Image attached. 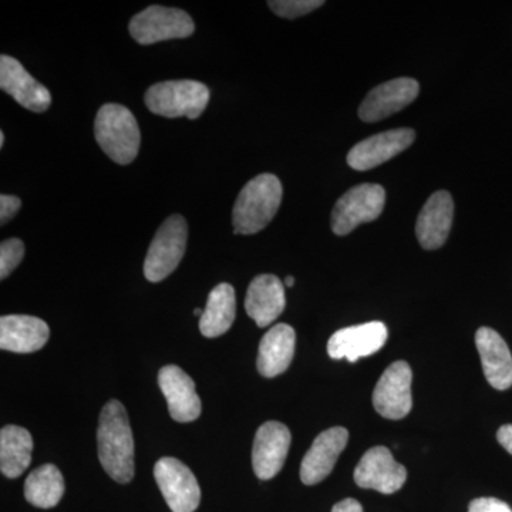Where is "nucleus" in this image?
Returning a JSON list of instances; mask_svg holds the SVG:
<instances>
[{
    "mask_svg": "<svg viewBox=\"0 0 512 512\" xmlns=\"http://www.w3.org/2000/svg\"><path fill=\"white\" fill-rule=\"evenodd\" d=\"M97 447L104 471L117 483H130L136 473L133 431L126 409L117 400H111L101 410Z\"/></svg>",
    "mask_w": 512,
    "mask_h": 512,
    "instance_id": "nucleus-1",
    "label": "nucleus"
},
{
    "mask_svg": "<svg viewBox=\"0 0 512 512\" xmlns=\"http://www.w3.org/2000/svg\"><path fill=\"white\" fill-rule=\"evenodd\" d=\"M282 184L274 174H261L252 178L239 192L232 222L235 234L254 235L268 227L281 207Z\"/></svg>",
    "mask_w": 512,
    "mask_h": 512,
    "instance_id": "nucleus-2",
    "label": "nucleus"
},
{
    "mask_svg": "<svg viewBox=\"0 0 512 512\" xmlns=\"http://www.w3.org/2000/svg\"><path fill=\"white\" fill-rule=\"evenodd\" d=\"M94 137L101 150L120 165L136 160L141 134L136 117L120 104H104L94 121Z\"/></svg>",
    "mask_w": 512,
    "mask_h": 512,
    "instance_id": "nucleus-3",
    "label": "nucleus"
},
{
    "mask_svg": "<svg viewBox=\"0 0 512 512\" xmlns=\"http://www.w3.org/2000/svg\"><path fill=\"white\" fill-rule=\"evenodd\" d=\"M144 101L147 109L157 116L195 120L207 109L210 90L195 80H171L151 86Z\"/></svg>",
    "mask_w": 512,
    "mask_h": 512,
    "instance_id": "nucleus-4",
    "label": "nucleus"
},
{
    "mask_svg": "<svg viewBox=\"0 0 512 512\" xmlns=\"http://www.w3.org/2000/svg\"><path fill=\"white\" fill-rule=\"evenodd\" d=\"M188 225L181 215H171L158 229L148 248L144 275L147 281L157 284L173 274L187 249Z\"/></svg>",
    "mask_w": 512,
    "mask_h": 512,
    "instance_id": "nucleus-5",
    "label": "nucleus"
},
{
    "mask_svg": "<svg viewBox=\"0 0 512 512\" xmlns=\"http://www.w3.org/2000/svg\"><path fill=\"white\" fill-rule=\"evenodd\" d=\"M386 204V191L379 184L353 187L339 198L332 211V229L339 237L355 231L360 224L380 217Z\"/></svg>",
    "mask_w": 512,
    "mask_h": 512,
    "instance_id": "nucleus-6",
    "label": "nucleus"
},
{
    "mask_svg": "<svg viewBox=\"0 0 512 512\" xmlns=\"http://www.w3.org/2000/svg\"><path fill=\"white\" fill-rule=\"evenodd\" d=\"M128 30L137 43L147 46L191 36L195 25L184 10L154 5L134 16Z\"/></svg>",
    "mask_w": 512,
    "mask_h": 512,
    "instance_id": "nucleus-7",
    "label": "nucleus"
},
{
    "mask_svg": "<svg viewBox=\"0 0 512 512\" xmlns=\"http://www.w3.org/2000/svg\"><path fill=\"white\" fill-rule=\"evenodd\" d=\"M154 478L173 512H194L201 503V488L190 468L173 457L160 458Z\"/></svg>",
    "mask_w": 512,
    "mask_h": 512,
    "instance_id": "nucleus-8",
    "label": "nucleus"
},
{
    "mask_svg": "<svg viewBox=\"0 0 512 512\" xmlns=\"http://www.w3.org/2000/svg\"><path fill=\"white\" fill-rule=\"evenodd\" d=\"M412 367L399 360L384 370L373 393V406L384 419L402 420L413 407Z\"/></svg>",
    "mask_w": 512,
    "mask_h": 512,
    "instance_id": "nucleus-9",
    "label": "nucleus"
},
{
    "mask_svg": "<svg viewBox=\"0 0 512 512\" xmlns=\"http://www.w3.org/2000/svg\"><path fill=\"white\" fill-rule=\"evenodd\" d=\"M353 477L360 488L394 494L406 483L407 470L394 460L389 448L377 446L367 450L365 456L360 458Z\"/></svg>",
    "mask_w": 512,
    "mask_h": 512,
    "instance_id": "nucleus-10",
    "label": "nucleus"
},
{
    "mask_svg": "<svg viewBox=\"0 0 512 512\" xmlns=\"http://www.w3.org/2000/svg\"><path fill=\"white\" fill-rule=\"evenodd\" d=\"M291 431L279 421H268L256 431L252 466L259 480H271L284 467L291 447Z\"/></svg>",
    "mask_w": 512,
    "mask_h": 512,
    "instance_id": "nucleus-11",
    "label": "nucleus"
},
{
    "mask_svg": "<svg viewBox=\"0 0 512 512\" xmlns=\"http://www.w3.org/2000/svg\"><path fill=\"white\" fill-rule=\"evenodd\" d=\"M419 92V83L410 77H400L380 84L360 104L359 117L366 123L387 119L412 104Z\"/></svg>",
    "mask_w": 512,
    "mask_h": 512,
    "instance_id": "nucleus-12",
    "label": "nucleus"
},
{
    "mask_svg": "<svg viewBox=\"0 0 512 512\" xmlns=\"http://www.w3.org/2000/svg\"><path fill=\"white\" fill-rule=\"evenodd\" d=\"M416 133L412 128H396L376 134L357 143L348 154V164L353 170L367 171L399 156L412 146Z\"/></svg>",
    "mask_w": 512,
    "mask_h": 512,
    "instance_id": "nucleus-13",
    "label": "nucleus"
},
{
    "mask_svg": "<svg viewBox=\"0 0 512 512\" xmlns=\"http://www.w3.org/2000/svg\"><path fill=\"white\" fill-rule=\"evenodd\" d=\"M158 386L168 403V412L178 423H190L201 416V399L194 380L181 367L164 366L158 372Z\"/></svg>",
    "mask_w": 512,
    "mask_h": 512,
    "instance_id": "nucleus-14",
    "label": "nucleus"
},
{
    "mask_svg": "<svg viewBox=\"0 0 512 512\" xmlns=\"http://www.w3.org/2000/svg\"><path fill=\"white\" fill-rule=\"evenodd\" d=\"M0 89L35 113H43L52 104L49 90L33 79L18 60L6 55L0 57Z\"/></svg>",
    "mask_w": 512,
    "mask_h": 512,
    "instance_id": "nucleus-15",
    "label": "nucleus"
},
{
    "mask_svg": "<svg viewBox=\"0 0 512 512\" xmlns=\"http://www.w3.org/2000/svg\"><path fill=\"white\" fill-rule=\"evenodd\" d=\"M386 340L387 328L384 323L367 322L333 333L329 339L328 353L335 360L356 362L360 357L375 355L383 348Z\"/></svg>",
    "mask_w": 512,
    "mask_h": 512,
    "instance_id": "nucleus-16",
    "label": "nucleus"
},
{
    "mask_svg": "<svg viewBox=\"0 0 512 512\" xmlns=\"http://www.w3.org/2000/svg\"><path fill=\"white\" fill-rule=\"evenodd\" d=\"M349 431L345 427H332L323 431L315 440L301 464V480L305 485H315L332 473L342 451L348 446Z\"/></svg>",
    "mask_w": 512,
    "mask_h": 512,
    "instance_id": "nucleus-17",
    "label": "nucleus"
},
{
    "mask_svg": "<svg viewBox=\"0 0 512 512\" xmlns=\"http://www.w3.org/2000/svg\"><path fill=\"white\" fill-rule=\"evenodd\" d=\"M454 202L447 191H437L427 200L417 218L416 235L421 247L434 251L446 244L453 225Z\"/></svg>",
    "mask_w": 512,
    "mask_h": 512,
    "instance_id": "nucleus-18",
    "label": "nucleus"
},
{
    "mask_svg": "<svg viewBox=\"0 0 512 512\" xmlns=\"http://www.w3.org/2000/svg\"><path fill=\"white\" fill-rule=\"evenodd\" d=\"M285 286L275 275H259L249 285L245 309L259 328L274 323L285 311Z\"/></svg>",
    "mask_w": 512,
    "mask_h": 512,
    "instance_id": "nucleus-19",
    "label": "nucleus"
},
{
    "mask_svg": "<svg viewBox=\"0 0 512 512\" xmlns=\"http://www.w3.org/2000/svg\"><path fill=\"white\" fill-rule=\"evenodd\" d=\"M50 329L45 320L29 315H9L0 319V349L13 353H33L46 345Z\"/></svg>",
    "mask_w": 512,
    "mask_h": 512,
    "instance_id": "nucleus-20",
    "label": "nucleus"
},
{
    "mask_svg": "<svg viewBox=\"0 0 512 512\" xmlns=\"http://www.w3.org/2000/svg\"><path fill=\"white\" fill-rule=\"evenodd\" d=\"M476 345L481 357L485 379L497 390L512 386V356L500 333L490 328H480Z\"/></svg>",
    "mask_w": 512,
    "mask_h": 512,
    "instance_id": "nucleus-21",
    "label": "nucleus"
},
{
    "mask_svg": "<svg viewBox=\"0 0 512 512\" xmlns=\"http://www.w3.org/2000/svg\"><path fill=\"white\" fill-rule=\"evenodd\" d=\"M296 333L286 323L272 326L259 343L258 372L264 377H276L286 372L295 355Z\"/></svg>",
    "mask_w": 512,
    "mask_h": 512,
    "instance_id": "nucleus-22",
    "label": "nucleus"
},
{
    "mask_svg": "<svg viewBox=\"0 0 512 512\" xmlns=\"http://www.w3.org/2000/svg\"><path fill=\"white\" fill-rule=\"evenodd\" d=\"M237 311L235 289L229 284L215 286L208 295L207 306L200 318V330L205 338H218L231 329Z\"/></svg>",
    "mask_w": 512,
    "mask_h": 512,
    "instance_id": "nucleus-23",
    "label": "nucleus"
},
{
    "mask_svg": "<svg viewBox=\"0 0 512 512\" xmlns=\"http://www.w3.org/2000/svg\"><path fill=\"white\" fill-rule=\"evenodd\" d=\"M33 440L28 430L6 426L0 430V470L3 476L18 478L32 461Z\"/></svg>",
    "mask_w": 512,
    "mask_h": 512,
    "instance_id": "nucleus-24",
    "label": "nucleus"
},
{
    "mask_svg": "<svg viewBox=\"0 0 512 512\" xmlns=\"http://www.w3.org/2000/svg\"><path fill=\"white\" fill-rule=\"evenodd\" d=\"M64 494V480L59 468L53 464L36 468L29 474L25 483V498L37 508L56 507Z\"/></svg>",
    "mask_w": 512,
    "mask_h": 512,
    "instance_id": "nucleus-25",
    "label": "nucleus"
},
{
    "mask_svg": "<svg viewBox=\"0 0 512 512\" xmlns=\"http://www.w3.org/2000/svg\"><path fill=\"white\" fill-rule=\"evenodd\" d=\"M268 6L281 18L296 19L319 9L323 6V2L322 0H272Z\"/></svg>",
    "mask_w": 512,
    "mask_h": 512,
    "instance_id": "nucleus-26",
    "label": "nucleus"
},
{
    "mask_svg": "<svg viewBox=\"0 0 512 512\" xmlns=\"http://www.w3.org/2000/svg\"><path fill=\"white\" fill-rule=\"evenodd\" d=\"M25 244L19 238H10L0 245V278L6 279L22 262Z\"/></svg>",
    "mask_w": 512,
    "mask_h": 512,
    "instance_id": "nucleus-27",
    "label": "nucleus"
},
{
    "mask_svg": "<svg viewBox=\"0 0 512 512\" xmlns=\"http://www.w3.org/2000/svg\"><path fill=\"white\" fill-rule=\"evenodd\" d=\"M468 512H512L510 505L497 498H477L468 505Z\"/></svg>",
    "mask_w": 512,
    "mask_h": 512,
    "instance_id": "nucleus-28",
    "label": "nucleus"
},
{
    "mask_svg": "<svg viewBox=\"0 0 512 512\" xmlns=\"http://www.w3.org/2000/svg\"><path fill=\"white\" fill-rule=\"evenodd\" d=\"M20 205H22V202H20L18 197L5 194L0 197V222H2V225L8 224L12 218L16 217L20 210Z\"/></svg>",
    "mask_w": 512,
    "mask_h": 512,
    "instance_id": "nucleus-29",
    "label": "nucleus"
},
{
    "mask_svg": "<svg viewBox=\"0 0 512 512\" xmlns=\"http://www.w3.org/2000/svg\"><path fill=\"white\" fill-rule=\"evenodd\" d=\"M497 440L508 453L512 454V424H505V426L500 427L497 433Z\"/></svg>",
    "mask_w": 512,
    "mask_h": 512,
    "instance_id": "nucleus-30",
    "label": "nucleus"
},
{
    "mask_svg": "<svg viewBox=\"0 0 512 512\" xmlns=\"http://www.w3.org/2000/svg\"><path fill=\"white\" fill-rule=\"evenodd\" d=\"M332 512H363L362 504L353 498H346L332 508Z\"/></svg>",
    "mask_w": 512,
    "mask_h": 512,
    "instance_id": "nucleus-31",
    "label": "nucleus"
},
{
    "mask_svg": "<svg viewBox=\"0 0 512 512\" xmlns=\"http://www.w3.org/2000/svg\"><path fill=\"white\" fill-rule=\"evenodd\" d=\"M285 285L288 286V288H292V286L295 285V278L288 276V278L285 279Z\"/></svg>",
    "mask_w": 512,
    "mask_h": 512,
    "instance_id": "nucleus-32",
    "label": "nucleus"
},
{
    "mask_svg": "<svg viewBox=\"0 0 512 512\" xmlns=\"http://www.w3.org/2000/svg\"><path fill=\"white\" fill-rule=\"evenodd\" d=\"M3 144H5V133H0V147H3Z\"/></svg>",
    "mask_w": 512,
    "mask_h": 512,
    "instance_id": "nucleus-33",
    "label": "nucleus"
},
{
    "mask_svg": "<svg viewBox=\"0 0 512 512\" xmlns=\"http://www.w3.org/2000/svg\"><path fill=\"white\" fill-rule=\"evenodd\" d=\"M202 313H204V311H202V309H198V308H197V309H195V311H194V315H195V316H200V318H201V316H202Z\"/></svg>",
    "mask_w": 512,
    "mask_h": 512,
    "instance_id": "nucleus-34",
    "label": "nucleus"
}]
</instances>
